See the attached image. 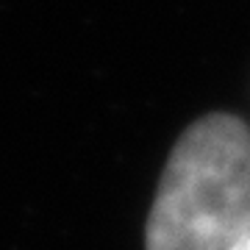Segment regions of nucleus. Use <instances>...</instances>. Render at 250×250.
Masks as SVG:
<instances>
[{"label":"nucleus","mask_w":250,"mask_h":250,"mask_svg":"<svg viewBox=\"0 0 250 250\" xmlns=\"http://www.w3.org/2000/svg\"><path fill=\"white\" fill-rule=\"evenodd\" d=\"M250 233V131L228 114L181 134L153 200L147 250H233Z\"/></svg>","instance_id":"obj_1"},{"label":"nucleus","mask_w":250,"mask_h":250,"mask_svg":"<svg viewBox=\"0 0 250 250\" xmlns=\"http://www.w3.org/2000/svg\"><path fill=\"white\" fill-rule=\"evenodd\" d=\"M233 250H250V233H248V236H245V239H242V242H239V245H236Z\"/></svg>","instance_id":"obj_2"}]
</instances>
